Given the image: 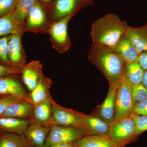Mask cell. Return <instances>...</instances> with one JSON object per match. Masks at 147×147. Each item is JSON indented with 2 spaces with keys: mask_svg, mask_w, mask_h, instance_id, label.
Returning <instances> with one entry per match:
<instances>
[{
  "mask_svg": "<svg viewBox=\"0 0 147 147\" xmlns=\"http://www.w3.org/2000/svg\"><path fill=\"white\" fill-rule=\"evenodd\" d=\"M88 59L104 74L109 88L117 89L123 82L126 63L112 49L93 43Z\"/></svg>",
  "mask_w": 147,
  "mask_h": 147,
  "instance_id": "6da1fadb",
  "label": "cell"
},
{
  "mask_svg": "<svg viewBox=\"0 0 147 147\" xmlns=\"http://www.w3.org/2000/svg\"><path fill=\"white\" fill-rule=\"evenodd\" d=\"M126 21H122L118 15L109 13L93 23L90 35L93 43L111 48L126 32Z\"/></svg>",
  "mask_w": 147,
  "mask_h": 147,
  "instance_id": "7a4b0ae2",
  "label": "cell"
},
{
  "mask_svg": "<svg viewBox=\"0 0 147 147\" xmlns=\"http://www.w3.org/2000/svg\"><path fill=\"white\" fill-rule=\"evenodd\" d=\"M108 136L120 147H124L136 141L139 136L136 134L135 122L131 116L113 121L110 125Z\"/></svg>",
  "mask_w": 147,
  "mask_h": 147,
  "instance_id": "3957f363",
  "label": "cell"
},
{
  "mask_svg": "<svg viewBox=\"0 0 147 147\" xmlns=\"http://www.w3.org/2000/svg\"><path fill=\"white\" fill-rule=\"evenodd\" d=\"M52 23L47 9L37 1L27 16L24 32L48 34Z\"/></svg>",
  "mask_w": 147,
  "mask_h": 147,
  "instance_id": "277c9868",
  "label": "cell"
},
{
  "mask_svg": "<svg viewBox=\"0 0 147 147\" xmlns=\"http://www.w3.org/2000/svg\"><path fill=\"white\" fill-rule=\"evenodd\" d=\"M86 135L88 134L84 129L52 125L44 147L57 144H74Z\"/></svg>",
  "mask_w": 147,
  "mask_h": 147,
  "instance_id": "5b68a950",
  "label": "cell"
},
{
  "mask_svg": "<svg viewBox=\"0 0 147 147\" xmlns=\"http://www.w3.org/2000/svg\"><path fill=\"white\" fill-rule=\"evenodd\" d=\"M75 14L68 15L61 20L52 23L48 31L52 46L60 54L68 51L71 46V40L67 31L69 22Z\"/></svg>",
  "mask_w": 147,
  "mask_h": 147,
  "instance_id": "8992f818",
  "label": "cell"
},
{
  "mask_svg": "<svg viewBox=\"0 0 147 147\" xmlns=\"http://www.w3.org/2000/svg\"><path fill=\"white\" fill-rule=\"evenodd\" d=\"M94 2V0H54L48 9L51 22L76 14L84 7L93 5Z\"/></svg>",
  "mask_w": 147,
  "mask_h": 147,
  "instance_id": "52a82bcc",
  "label": "cell"
},
{
  "mask_svg": "<svg viewBox=\"0 0 147 147\" xmlns=\"http://www.w3.org/2000/svg\"><path fill=\"white\" fill-rule=\"evenodd\" d=\"M83 114L82 112L61 106L53 99L51 125L84 129Z\"/></svg>",
  "mask_w": 147,
  "mask_h": 147,
  "instance_id": "ba28073f",
  "label": "cell"
},
{
  "mask_svg": "<svg viewBox=\"0 0 147 147\" xmlns=\"http://www.w3.org/2000/svg\"><path fill=\"white\" fill-rule=\"evenodd\" d=\"M134 108L131 87L123 82L116 90L114 121L131 117Z\"/></svg>",
  "mask_w": 147,
  "mask_h": 147,
  "instance_id": "9c48e42d",
  "label": "cell"
},
{
  "mask_svg": "<svg viewBox=\"0 0 147 147\" xmlns=\"http://www.w3.org/2000/svg\"><path fill=\"white\" fill-rule=\"evenodd\" d=\"M23 34L9 35L8 41V57L10 66L21 69L26 63V55L21 41Z\"/></svg>",
  "mask_w": 147,
  "mask_h": 147,
  "instance_id": "30bf717a",
  "label": "cell"
},
{
  "mask_svg": "<svg viewBox=\"0 0 147 147\" xmlns=\"http://www.w3.org/2000/svg\"><path fill=\"white\" fill-rule=\"evenodd\" d=\"M43 66L39 60H33L26 63L21 69L22 83L29 92L35 88L42 75Z\"/></svg>",
  "mask_w": 147,
  "mask_h": 147,
  "instance_id": "8fae6325",
  "label": "cell"
},
{
  "mask_svg": "<svg viewBox=\"0 0 147 147\" xmlns=\"http://www.w3.org/2000/svg\"><path fill=\"white\" fill-rule=\"evenodd\" d=\"M19 76H10L0 78V95L3 96H13L27 100L28 93Z\"/></svg>",
  "mask_w": 147,
  "mask_h": 147,
  "instance_id": "7c38bea8",
  "label": "cell"
},
{
  "mask_svg": "<svg viewBox=\"0 0 147 147\" xmlns=\"http://www.w3.org/2000/svg\"><path fill=\"white\" fill-rule=\"evenodd\" d=\"M50 127L31 121L23 135L28 144L34 147H44Z\"/></svg>",
  "mask_w": 147,
  "mask_h": 147,
  "instance_id": "4fadbf2b",
  "label": "cell"
},
{
  "mask_svg": "<svg viewBox=\"0 0 147 147\" xmlns=\"http://www.w3.org/2000/svg\"><path fill=\"white\" fill-rule=\"evenodd\" d=\"M82 121L83 128L88 135H109L110 125L94 114L83 113Z\"/></svg>",
  "mask_w": 147,
  "mask_h": 147,
  "instance_id": "5bb4252c",
  "label": "cell"
},
{
  "mask_svg": "<svg viewBox=\"0 0 147 147\" xmlns=\"http://www.w3.org/2000/svg\"><path fill=\"white\" fill-rule=\"evenodd\" d=\"M110 49L120 56L127 64L138 61L139 53L125 33L122 36L116 45Z\"/></svg>",
  "mask_w": 147,
  "mask_h": 147,
  "instance_id": "9a60e30c",
  "label": "cell"
},
{
  "mask_svg": "<svg viewBox=\"0 0 147 147\" xmlns=\"http://www.w3.org/2000/svg\"><path fill=\"white\" fill-rule=\"evenodd\" d=\"M116 90L109 88L104 101L102 104L98 105L92 113L110 125L114 121Z\"/></svg>",
  "mask_w": 147,
  "mask_h": 147,
  "instance_id": "2e32d148",
  "label": "cell"
},
{
  "mask_svg": "<svg viewBox=\"0 0 147 147\" xmlns=\"http://www.w3.org/2000/svg\"><path fill=\"white\" fill-rule=\"evenodd\" d=\"M53 100L50 96L46 100L34 105L33 114L30 120L44 126H51Z\"/></svg>",
  "mask_w": 147,
  "mask_h": 147,
  "instance_id": "e0dca14e",
  "label": "cell"
},
{
  "mask_svg": "<svg viewBox=\"0 0 147 147\" xmlns=\"http://www.w3.org/2000/svg\"><path fill=\"white\" fill-rule=\"evenodd\" d=\"M34 105L27 100L11 104L0 117L19 119H30L33 114Z\"/></svg>",
  "mask_w": 147,
  "mask_h": 147,
  "instance_id": "ac0fdd59",
  "label": "cell"
},
{
  "mask_svg": "<svg viewBox=\"0 0 147 147\" xmlns=\"http://www.w3.org/2000/svg\"><path fill=\"white\" fill-rule=\"evenodd\" d=\"M139 54L147 51V22L144 26L134 27L127 24L125 32Z\"/></svg>",
  "mask_w": 147,
  "mask_h": 147,
  "instance_id": "d6986e66",
  "label": "cell"
},
{
  "mask_svg": "<svg viewBox=\"0 0 147 147\" xmlns=\"http://www.w3.org/2000/svg\"><path fill=\"white\" fill-rule=\"evenodd\" d=\"M51 79L42 75L35 88L29 92L27 100L34 105L42 102L50 96V90L52 86Z\"/></svg>",
  "mask_w": 147,
  "mask_h": 147,
  "instance_id": "ffe728a7",
  "label": "cell"
},
{
  "mask_svg": "<svg viewBox=\"0 0 147 147\" xmlns=\"http://www.w3.org/2000/svg\"><path fill=\"white\" fill-rule=\"evenodd\" d=\"M30 122V119L0 117V132L23 135Z\"/></svg>",
  "mask_w": 147,
  "mask_h": 147,
  "instance_id": "44dd1931",
  "label": "cell"
},
{
  "mask_svg": "<svg viewBox=\"0 0 147 147\" xmlns=\"http://www.w3.org/2000/svg\"><path fill=\"white\" fill-rule=\"evenodd\" d=\"M78 147H120L106 135H88L74 143Z\"/></svg>",
  "mask_w": 147,
  "mask_h": 147,
  "instance_id": "7402d4cb",
  "label": "cell"
},
{
  "mask_svg": "<svg viewBox=\"0 0 147 147\" xmlns=\"http://www.w3.org/2000/svg\"><path fill=\"white\" fill-rule=\"evenodd\" d=\"M24 27L15 20L13 12L0 17V37L14 34H24Z\"/></svg>",
  "mask_w": 147,
  "mask_h": 147,
  "instance_id": "603a6c76",
  "label": "cell"
},
{
  "mask_svg": "<svg viewBox=\"0 0 147 147\" xmlns=\"http://www.w3.org/2000/svg\"><path fill=\"white\" fill-rule=\"evenodd\" d=\"M144 70L138 61L127 64L124 74L123 82L130 87L142 84Z\"/></svg>",
  "mask_w": 147,
  "mask_h": 147,
  "instance_id": "cb8c5ba5",
  "label": "cell"
},
{
  "mask_svg": "<svg viewBox=\"0 0 147 147\" xmlns=\"http://www.w3.org/2000/svg\"><path fill=\"white\" fill-rule=\"evenodd\" d=\"M36 2V0H18L13 15L15 20L24 27L29 12Z\"/></svg>",
  "mask_w": 147,
  "mask_h": 147,
  "instance_id": "d4e9b609",
  "label": "cell"
},
{
  "mask_svg": "<svg viewBox=\"0 0 147 147\" xmlns=\"http://www.w3.org/2000/svg\"><path fill=\"white\" fill-rule=\"evenodd\" d=\"M28 144L24 135L0 132V147H26Z\"/></svg>",
  "mask_w": 147,
  "mask_h": 147,
  "instance_id": "484cf974",
  "label": "cell"
},
{
  "mask_svg": "<svg viewBox=\"0 0 147 147\" xmlns=\"http://www.w3.org/2000/svg\"><path fill=\"white\" fill-rule=\"evenodd\" d=\"M131 92L134 106L147 99V89L142 84L131 87Z\"/></svg>",
  "mask_w": 147,
  "mask_h": 147,
  "instance_id": "4316f807",
  "label": "cell"
},
{
  "mask_svg": "<svg viewBox=\"0 0 147 147\" xmlns=\"http://www.w3.org/2000/svg\"><path fill=\"white\" fill-rule=\"evenodd\" d=\"M8 39L9 36L0 38V63L11 66L8 57Z\"/></svg>",
  "mask_w": 147,
  "mask_h": 147,
  "instance_id": "83f0119b",
  "label": "cell"
},
{
  "mask_svg": "<svg viewBox=\"0 0 147 147\" xmlns=\"http://www.w3.org/2000/svg\"><path fill=\"white\" fill-rule=\"evenodd\" d=\"M131 117L135 122L136 134L137 136H139L143 132L147 131V116L133 114Z\"/></svg>",
  "mask_w": 147,
  "mask_h": 147,
  "instance_id": "f1b7e54d",
  "label": "cell"
},
{
  "mask_svg": "<svg viewBox=\"0 0 147 147\" xmlns=\"http://www.w3.org/2000/svg\"><path fill=\"white\" fill-rule=\"evenodd\" d=\"M18 0H0V17L12 13L15 9Z\"/></svg>",
  "mask_w": 147,
  "mask_h": 147,
  "instance_id": "f546056e",
  "label": "cell"
},
{
  "mask_svg": "<svg viewBox=\"0 0 147 147\" xmlns=\"http://www.w3.org/2000/svg\"><path fill=\"white\" fill-rule=\"evenodd\" d=\"M24 100H26L13 96H3L0 97V116L11 104Z\"/></svg>",
  "mask_w": 147,
  "mask_h": 147,
  "instance_id": "4dcf8cb0",
  "label": "cell"
},
{
  "mask_svg": "<svg viewBox=\"0 0 147 147\" xmlns=\"http://www.w3.org/2000/svg\"><path fill=\"white\" fill-rule=\"evenodd\" d=\"M21 70L0 63V78L10 76H20Z\"/></svg>",
  "mask_w": 147,
  "mask_h": 147,
  "instance_id": "1f68e13d",
  "label": "cell"
},
{
  "mask_svg": "<svg viewBox=\"0 0 147 147\" xmlns=\"http://www.w3.org/2000/svg\"><path fill=\"white\" fill-rule=\"evenodd\" d=\"M133 114L147 116V99L143 102L136 104L134 106Z\"/></svg>",
  "mask_w": 147,
  "mask_h": 147,
  "instance_id": "d6a6232c",
  "label": "cell"
},
{
  "mask_svg": "<svg viewBox=\"0 0 147 147\" xmlns=\"http://www.w3.org/2000/svg\"><path fill=\"white\" fill-rule=\"evenodd\" d=\"M138 61L144 71L147 70V51L139 54Z\"/></svg>",
  "mask_w": 147,
  "mask_h": 147,
  "instance_id": "836d02e7",
  "label": "cell"
},
{
  "mask_svg": "<svg viewBox=\"0 0 147 147\" xmlns=\"http://www.w3.org/2000/svg\"><path fill=\"white\" fill-rule=\"evenodd\" d=\"M54 1V0H36L37 1L44 5L47 10L49 9V7H50Z\"/></svg>",
  "mask_w": 147,
  "mask_h": 147,
  "instance_id": "e575fe53",
  "label": "cell"
},
{
  "mask_svg": "<svg viewBox=\"0 0 147 147\" xmlns=\"http://www.w3.org/2000/svg\"><path fill=\"white\" fill-rule=\"evenodd\" d=\"M49 147H78L74 144H57L50 146Z\"/></svg>",
  "mask_w": 147,
  "mask_h": 147,
  "instance_id": "d590c367",
  "label": "cell"
},
{
  "mask_svg": "<svg viewBox=\"0 0 147 147\" xmlns=\"http://www.w3.org/2000/svg\"><path fill=\"white\" fill-rule=\"evenodd\" d=\"M142 84L147 89V70L144 71Z\"/></svg>",
  "mask_w": 147,
  "mask_h": 147,
  "instance_id": "8d00e7d4",
  "label": "cell"
},
{
  "mask_svg": "<svg viewBox=\"0 0 147 147\" xmlns=\"http://www.w3.org/2000/svg\"><path fill=\"white\" fill-rule=\"evenodd\" d=\"M26 147H34L33 146H32V145L30 144H28H28H27L26 146Z\"/></svg>",
  "mask_w": 147,
  "mask_h": 147,
  "instance_id": "74e56055",
  "label": "cell"
},
{
  "mask_svg": "<svg viewBox=\"0 0 147 147\" xmlns=\"http://www.w3.org/2000/svg\"><path fill=\"white\" fill-rule=\"evenodd\" d=\"M3 96L1 95H0V97H1V96Z\"/></svg>",
  "mask_w": 147,
  "mask_h": 147,
  "instance_id": "f35d334b",
  "label": "cell"
}]
</instances>
